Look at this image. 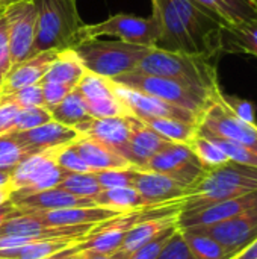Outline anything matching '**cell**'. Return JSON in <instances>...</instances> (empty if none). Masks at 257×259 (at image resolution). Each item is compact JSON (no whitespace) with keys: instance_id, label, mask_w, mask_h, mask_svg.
Here are the masks:
<instances>
[{"instance_id":"35","label":"cell","mask_w":257,"mask_h":259,"mask_svg":"<svg viewBox=\"0 0 257 259\" xmlns=\"http://www.w3.org/2000/svg\"><path fill=\"white\" fill-rule=\"evenodd\" d=\"M56 188H61L79 197L89 199H92L103 190L94 173H65Z\"/></svg>"},{"instance_id":"34","label":"cell","mask_w":257,"mask_h":259,"mask_svg":"<svg viewBox=\"0 0 257 259\" xmlns=\"http://www.w3.org/2000/svg\"><path fill=\"white\" fill-rule=\"evenodd\" d=\"M189 146H191L194 155L197 156L198 162L203 165V168L206 171L218 168L229 162V158L226 156V153L214 141H211L198 134L194 137V140L189 143Z\"/></svg>"},{"instance_id":"51","label":"cell","mask_w":257,"mask_h":259,"mask_svg":"<svg viewBox=\"0 0 257 259\" xmlns=\"http://www.w3.org/2000/svg\"><path fill=\"white\" fill-rule=\"evenodd\" d=\"M79 246V244H77ZM77 246H74V247H68V249H65V250H61V252H58V253H55V255H52V256H47V258L44 259H67L76 249H77Z\"/></svg>"},{"instance_id":"37","label":"cell","mask_w":257,"mask_h":259,"mask_svg":"<svg viewBox=\"0 0 257 259\" xmlns=\"http://www.w3.org/2000/svg\"><path fill=\"white\" fill-rule=\"evenodd\" d=\"M204 138L214 141L226 153V156L229 158V161L236 162V164H241V165H247V167H254V168H257L256 150H253V149H250L247 146L233 143V141L221 140V138H211V137H204Z\"/></svg>"},{"instance_id":"5","label":"cell","mask_w":257,"mask_h":259,"mask_svg":"<svg viewBox=\"0 0 257 259\" xmlns=\"http://www.w3.org/2000/svg\"><path fill=\"white\" fill-rule=\"evenodd\" d=\"M182 209H183V199L124 211L123 214L111 220L98 223L88 234V238L79 244V247L83 250H94L103 255H112L120 247L126 235L138 225L158 219H165V217H179Z\"/></svg>"},{"instance_id":"26","label":"cell","mask_w":257,"mask_h":259,"mask_svg":"<svg viewBox=\"0 0 257 259\" xmlns=\"http://www.w3.org/2000/svg\"><path fill=\"white\" fill-rule=\"evenodd\" d=\"M177 223H179V217H165V219H158V220L141 223L126 235L120 247L111 256L114 259H129L136 250H139L153 238H156L161 232H164L165 229Z\"/></svg>"},{"instance_id":"44","label":"cell","mask_w":257,"mask_h":259,"mask_svg":"<svg viewBox=\"0 0 257 259\" xmlns=\"http://www.w3.org/2000/svg\"><path fill=\"white\" fill-rule=\"evenodd\" d=\"M42 88V99H44V108L52 111L56 105H59L74 88L62 83L55 82H41Z\"/></svg>"},{"instance_id":"27","label":"cell","mask_w":257,"mask_h":259,"mask_svg":"<svg viewBox=\"0 0 257 259\" xmlns=\"http://www.w3.org/2000/svg\"><path fill=\"white\" fill-rule=\"evenodd\" d=\"M86 238H88V235L29 241L18 247L0 249V259H44L61 252V250H65L68 247H74V246L83 243Z\"/></svg>"},{"instance_id":"31","label":"cell","mask_w":257,"mask_h":259,"mask_svg":"<svg viewBox=\"0 0 257 259\" xmlns=\"http://www.w3.org/2000/svg\"><path fill=\"white\" fill-rule=\"evenodd\" d=\"M141 121L151 127L162 138L177 144H189L197 135V124L174 118H147Z\"/></svg>"},{"instance_id":"16","label":"cell","mask_w":257,"mask_h":259,"mask_svg":"<svg viewBox=\"0 0 257 259\" xmlns=\"http://www.w3.org/2000/svg\"><path fill=\"white\" fill-rule=\"evenodd\" d=\"M8 135L20 146V149L27 156L70 144L80 138V134L74 127L61 124L53 120L29 131L9 132Z\"/></svg>"},{"instance_id":"25","label":"cell","mask_w":257,"mask_h":259,"mask_svg":"<svg viewBox=\"0 0 257 259\" xmlns=\"http://www.w3.org/2000/svg\"><path fill=\"white\" fill-rule=\"evenodd\" d=\"M76 149L85 164L95 173L100 170H114V168H135L126 158H123L115 150L109 149L108 146L88 138L82 137L74 141Z\"/></svg>"},{"instance_id":"33","label":"cell","mask_w":257,"mask_h":259,"mask_svg":"<svg viewBox=\"0 0 257 259\" xmlns=\"http://www.w3.org/2000/svg\"><path fill=\"white\" fill-rule=\"evenodd\" d=\"M183 238L195 259H230L232 255L214 238L192 229H182Z\"/></svg>"},{"instance_id":"19","label":"cell","mask_w":257,"mask_h":259,"mask_svg":"<svg viewBox=\"0 0 257 259\" xmlns=\"http://www.w3.org/2000/svg\"><path fill=\"white\" fill-rule=\"evenodd\" d=\"M133 188L141 194L145 205H161L174 200H182L186 197L188 193L186 187L171 179L170 176L147 170L136 171Z\"/></svg>"},{"instance_id":"28","label":"cell","mask_w":257,"mask_h":259,"mask_svg":"<svg viewBox=\"0 0 257 259\" xmlns=\"http://www.w3.org/2000/svg\"><path fill=\"white\" fill-rule=\"evenodd\" d=\"M221 53H248L257 58V21L223 26Z\"/></svg>"},{"instance_id":"41","label":"cell","mask_w":257,"mask_h":259,"mask_svg":"<svg viewBox=\"0 0 257 259\" xmlns=\"http://www.w3.org/2000/svg\"><path fill=\"white\" fill-rule=\"evenodd\" d=\"M156 259H195L183 238L180 228H177L174 231V234L167 241V244L162 247L161 253L158 255Z\"/></svg>"},{"instance_id":"39","label":"cell","mask_w":257,"mask_h":259,"mask_svg":"<svg viewBox=\"0 0 257 259\" xmlns=\"http://www.w3.org/2000/svg\"><path fill=\"white\" fill-rule=\"evenodd\" d=\"M136 171H138V168H114V170L95 171L94 176L103 190L121 188V187L133 188V181H135Z\"/></svg>"},{"instance_id":"50","label":"cell","mask_w":257,"mask_h":259,"mask_svg":"<svg viewBox=\"0 0 257 259\" xmlns=\"http://www.w3.org/2000/svg\"><path fill=\"white\" fill-rule=\"evenodd\" d=\"M79 253H80V259H114L111 255H103L94 250H83L79 247Z\"/></svg>"},{"instance_id":"17","label":"cell","mask_w":257,"mask_h":259,"mask_svg":"<svg viewBox=\"0 0 257 259\" xmlns=\"http://www.w3.org/2000/svg\"><path fill=\"white\" fill-rule=\"evenodd\" d=\"M253 208H257V191L233 197L229 200H223L200 209L194 211H182L179 215V228H195V226H208L230 220L238 217Z\"/></svg>"},{"instance_id":"22","label":"cell","mask_w":257,"mask_h":259,"mask_svg":"<svg viewBox=\"0 0 257 259\" xmlns=\"http://www.w3.org/2000/svg\"><path fill=\"white\" fill-rule=\"evenodd\" d=\"M171 141L162 138L151 127L144 124L139 118L132 115V127L129 138V161L130 164L142 170L145 164L156 156L161 150H164Z\"/></svg>"},{"instance_id":"4","label":"cell","mask_w":257,"mask_h":259,"mask_svg":"<svg viewBox=\"0 0 257 259\" xmlns=\"http://www.w3.org/2000/svg\"><path fill=\"white\" fill-rule=\"evenodd\" d=\"M133 71L180 80L188 85L204 88L208 91L220 90L217 62L201 56L167 52L151 47Z\"/></svg>"},{"instance_id":"11","label":"cell","mask_w":257,"mask_h":259,"mask_svg":"<svg viewBox=\"0 0 257 259\" xmlns=\"http://www.w3.org/2000/svg\"><path fill=\"white\" fill-rule=\"evenodd\" d=\"M142 170L170 176L186 188L192 187L206 173L191 146L177 143L168 144L164 150L153 156Z\"/></svg>"},{"instance_id":"15","label":"cell","mask_w":257,"mask_h":259,"mask_svg":"<svg viewBox=\"0 0 257 259\" xmlns=\"http://www.w3.org/2000/svg\"><path fill=\"white\" fill-rule=\"evenodd\" d=\"M76 88L82 94L88 112L92 118L130 115L127 108L117 97L111 79L101 77L91 71H85Z\"/></svg>"},{"instance_id":"18","label":"cell","mask_w":257,"mask_h":259,"mask_svg":"<svg viewBox=\"0 0 257 259\" xmlns=\"http://www.w3.org/2000/svg\"><path fill=\"white\" fill-rule=\"evenodd\" d=\"M132 127V115L123 117H106V118H91L85 124L79 126L76 131L82 137L92 138L109 149L120 153L129 161V138ZM130 162V161H129Z\"/></svg>"},{"instance_id":"29","label":"cell","mask_w":257,"mask_h":259,"mask_svg":"<svg viewBox=\"0 0 257 259\" xmlns=\"http://www.w3.org/2000/svg\"><path fill=\"white\" fill-rule=\"evenodd\" d=\"M85 67L74 49H65L58 52L55 61L50 64L47 73L41 82H55L76 88L85 74Z\"/></svg>"},{"instance_id":"42","label":"cell","mask_w":257,"mask_h":259,"mask_svg":"<svg viewBox=\"0 0 257 259\" xmlns=\"http://www.w3.org/2000/svg\"><path fill=\"white\" fill-rule=\"evenodd\" d=\"M0 99H8L14 102L18 108H32V106H44V99H42V88L41 82L33 83L29 87H24L12 94L3 96Z\"/></svg>"},{"instance_id":"14","label":"cell","mask_w":257,"mask_h":259,"mask_svg":"<svg viewBox=\"0 0 257 259\" xmlns=\"http://www.w3.org/2000/svg\"><path fill=\"white\" fill-rule=\"evenodd\" d=\"M186 229H192L204 235H209L211 238L218 241L233 258L239 250L247 247L253 240L257 238V208H253L238 217H233L221 223Z\"/></svg>"},{"instance_id":"13","label":"cell","mask_w":257,"mask_h":259,"mask_svg":"<svg viewBox=\"0 0 257 259\" xmlns=\"http://www.w3.org/2000/svg\"><path fill=\"white\" fill-rule=\"evenodd\" d=\"M114 91L117 97L121 100V103L127 108L129 114L139 118V120H147V118H174L186 123H192L198 126L200 117L188 109H183L180 106H176L173 103H168L162 99H158L155 96L118 85L112 82Z\"/></svg>"},{"instance_id":"40","label":"cell","mask_w":257,"mask_h":259,"mask_svg":"<svg viewBox=\"0 0 257 259\" xmlns=\"http://www.w3.org/2000/svg\"><path fill=\"white\" fill-rule=\"evenodd\" d=\"M27 155L20 149V146L6 134L0 135V170L14 171V168L26 158Z\"/></svg>"},{"instance_id":"45","label":"cell","mask_w":257,"mask_h":259,"mask_svg":"<svg viewBox=\"0 0 257 259\" xmlns=\"http://www.w3.org/2000/svg\"><path fill=\"white\" fill-rule=\"evenodd\" d=\"M11 68H12V59H11L9 33H8V23L3 12L0 15V76L6 77Z\"/></svg>"},{"instance_id":"32","label":"cell","mask_w":257,"mask_h":259,"mask_svg":"<svg viewBox=\"0 0 257 259\" xmlns=\"http://www.w3.org/2000/svg\"><path fill=\"white\" fill-rule=\"evenodd\" d=\"M92 200L97 206L111 208L117 211H129V209H135L141 206H148L145 205L141 194L132 187L101 190L97 196L92 197Z\"/></svg>"},{"instance_id":"12","label":"cell","mask_w":257,"mask_h":259,"mask_svg":"<svg viewBox=\"0 0 257 259\" xmlns=\"http://www.w3.org/2000/svg\"><path fill=\"white\" fill-rule=\"evenodd\" d=\"M12 65L33 55L36 9L33 0H18L5 8Z\"/></svg>"},{"instance_id":"30","label":"cell","mask_w":257,"mask_h":259,"mask_svg":"<svg viewBox=\"0 0 257 259\" xmlns=\"http://www.w3.org/2000/svg\"><path fill=\"white\" fill-rule=\"evenodd\" d=\"M50 114H52L53 121H58L61 124H65L74 129H77L79 126L85 124L86 121L92 118L77 88H74L59 105H56L50 111Z\"/></svg>"},{"instance_id":"8","label":"cell","mask_w":257,"mask_h":259,"mask_svg":"<svg viewBox=\"0 0 257 259\" xmlns=\"http://www.w3.org/2000/svg\"><path fill=\"white\" fill-rule=\"evenodd\" d=\"M197 134L201 137L233 141L257 152V124L239 118L224 100V93L221 90L200 115Z\"/></svg>"},{"instance_id":"10","label":"cell","mask_w":257,"mask_h":259,"mask_svg":"<svg viewBox=\"0 0 257 259\" xmlns=\"http://www.w3.org/2000/svg\"><path fill=\"white\" fill-rule=\"evenodd\" d=\"M65 173L56 165L55 149L29 155L11 173L12 193L9 200H18L44 190L56 188Z\"/></svg>"},{"instance_id":"55","label":"cell","mask_w":257,"mask_h":259,"mask_svg":"<svg viewBox=\"0 0 257 259\" xmlns=\"http://www.w3.org/2000/svg\"><path fill=\"white\" fill-rule=\"evenodd\" d=\"M15 2H18V0H0V8H6L8 5L15 3Z\"/></svg>"},{"instance_id":"43","label":"cell","mask_w":257,"mask_h":259,"mask_svg":"<svg viewBox=\"0 0 257 259\" xmlns=\"http://www.w3.org/2000/svg\"><path fill=\"white\" fill-rule=\"evenodd\" d=\"M179 228V223L165 229L164 232H161L156 238H153L150 243H147L144 247H141L139 250H136L129 259H156L158 255L161 253L162 247L167 244V241L171 238V235L174 234V231Z\"/></svg>"},{"instance_id":"1","label":"cell","mask_w":257,"mask_h":259,"mask_svg":"<svg viewBox=\"0 0 257 259\" xmlns=\"http://www.w3.org/2000/svg\"><path fill=\"white\" fill-rule=\"evenodd\" d=\"M159 23L156 49L217 61L221 53V27L212 15L191 0H151Z\"/></svg>"},{"instance_id":"6","label":"cell","mask_w":257,"mask_h":259,"mask_svg":"<svg viewBox=\"0 0 257 259\" xmlns=\"http://www.w3.org/2000/svg\"><path fill=\"white\" fill-rule=\"evenodd\" d=\"M151 47L124 42L120 39L105 41L100 38L80 41L74 50L86 71L106 79H115L133 71Z\"/></svg>"},{"instance_id":"57","label":"cell","mask_w":257,"mask_h":259,"mask_svg":"<svg viewBox=\"0 0 257 259\" xmlns=\"http://www.w3.org/2000/svg\"><path fill=\"white\" fill-rule=\"evenodd\" d=\"M3 12H5V8H0V15H2Z\"/></svg>"},{"instance_id":"24","label":"cell","mask_w":257,"mask_h":259,"mask_svg":"<svg viewBox=\"0 0 257 259\" xmlns=\"http://www.w3.org/2000/svg\"><path fill=\"white\" fill-rule=\"evenodd\" d=\"M223 26L242 21H257L254 0H191Z\"/></svg>"},{"instance_id":"46","label":"cell","mask_w":257,"mask_h":259,"mask_svg":"<svg viewBox=\"0 0 257 259\" xmlns=\"http://www.w3.org/2000/svg\"><path fill=\"white\" fill-rule=\"evenodd\" d=\"M18 111L20 108L14 102L8 99H0V135L12 132Z\"/></svg>"},{"instance_id":"36","label":"cell","mask_w":257,"mask_h":259,"mask_svg":"<svg viewBox=\"0 0 257 259\" xmlns=\"http://www.w3.org/2000/svg\"><path fill=\"white\" fill-rule=\"evenodd\" d=\"M55 161L59 168L67 173H94L80 158L74 141L55 149Z\"/></svg>"},{"instance_id":"47","label":"cell","mask_w":257,"mask_h":259,"mask_svg":"<svg viewBox=\"0 0 257 259\" xmlns=\"http://www.w3.org/2000/svg\"><path fill=\"white\" fill-rule=\"evenodd\" d=\"M224 100L227 102V105L230 106V109L242 120L248 121V123H256V111H254V105L248 100H242V99H236V97H230L224 94Z\"/></svg>"},{"instance_id":"38","label":"cell","mask_w":257,"mask_h":259,"mask_svg":"<svg viewBox=\"0 0 257 259\" xmlns=\"http://www.w3.org/2000/svg\"><path fill=\"white\" fill-rule=\"evenodd\" d=\"M52 114L47 108L44 106H32V108H20L15 126L12 132H23L29 131L38 126H42L48 121H52Z\"/></svg>"},{"instance_id":"56","label":"cell","mask_w":257,"mask_h":259,"mask_svg":"<svg viewBox=\"0 0 257 259\" xmlns=\"http://www.w3.org/2000/svg\"><path fill=\"white\" fill-rule=\"evenodd\" d=\"M3 80H5V77L0 76V88H2V85H3Z\"/></svg>"},{"instance_id":"49","label":"cell","mask_w":257,"mask_h":259,"mask_svg":"<svg viewBox=\"0 0 257 259\" xmlns=\"http://www.w3.org/2000/svg\"><path fill=\"white\" fill-rule=\"evenodd\" d=\"M230 259H257V238Z\"/></svg>"},{"instance_id":"3","label":"cell","mask_w":257,"mask_h":259,"mask_svg":"<svg viewBox=\"0 0 257 259\" xmlns=\"http://www.w3.org/2000/svg\"><path fill=\"white\" fill-rule=\"evenodd\" d=\"M33 3L36 9L33 55L74 49L79 44V30L85 24L76 0H33Z\"/></svg>"},{"instance_id":"54","label":"cell","mask_w":257,"mask_h":259,"mask_svg":"<svg viewBox=\"0 0 257 259\" xmlns=\"http://www.w3.org/2000/svg\"><path fill=\"white\" fill-rule=\"evenodd\" d=\"M67 259H80V253H79V246H77V249H76V250H74V252H73V253H71V255H70V256H68Z\"/></svg>"},{"instance_id":"21","label":"cell","mask_w":257,"mask_h":259,"mask_svg":"<svg viewBox=\"0 0 257 259\" xmlns=\"http://www.w3.org/2000/svg\"><path fill=\"white\" fill-rule=\"evenodd\" d=\"M20 214H33L42 211H58L67 208H86L97 206L89 197H79L61 188L44 190L30 196H26L18 200H11Z\"/></svg>"},{"instance_id":"52","label":"cell","mask_w":257,"mask_h":259,"mask_svg":"<svg viewBox=\"0 0 257 259\" xmlns=\"http://www.w3.org/2000/svg\"><path fill=\"white\" fill-rule=\"evenodd\" d=\"M2 187H11V171L0 170V188Z\"/></svg>"},{"instance_id":"23","label":"cell","mask_w":257,"mask_h":259,"mask_svg":"<svg viewBox=\"0 0 257 259\" xmlns=\"http://www.w3.org/2000/svg\"><path fill=\"white\" fill-rule=\"evenodd\" d=\"M124 211H117L103 206H86V208H67L58 211L33 212L32 215L52 226H80V225H98L111 220Z\"/></svg>"},{"instance_id":"2","label":"cell","mask_w":257,"mask_h":259,"mask_svg":"<svg viewBox=\"0 0 257 259\" xmlns=\"http://www.w3.org/2000/svg\"><path fill=\"white\" fill-rule=\"evenodd\" d=\"M254 191H257V168L229 161L226 165L208 170L188 188L182 211L200 209Z\"/></svg>"},{"instance_id":"48","label":"cell","mask_w":257,"mask_h":259,"mask_svg":"<svg viewBox=\"0 0 257 259\" xmlns=\"http://www.w3.org/2000/svg\"><path fill=\"white\" fill-rule=\"evenodd\" d=\"M18 214H20V211L15 208V205H14L11 200L2 203V205H0V226H2L6 220L15 217V215H18Z\"/></svg>"},{"instance_id":"7","label":"cell","mask_w":257,"mask_h":259,"mask_svg":"<svg viewBox=\"0 0 257 259\" xmlns=\"http://www.w3.org/2000/svg\"><path fill=\"white\" fill-rule=\"evenodd\" d=\"M112 82L162 99L168 103L188 109L197 114L198 117L203 114L214 96L221 90L220 88L217 91H208L204 88L188 85L180 80L144 74L138 71H129L121 76H117L115 79H112Z\"/></svg>"},{"instance_id":"20","label":"cell","mask_w":257,"mask_h":259,"mask_svg":"<svg viewBox=\"0 0 257 259\" xmlns=\"http://www.w3.org/2000/svg\"><path fill=\"white\" fill-rule=\"evenodd\" d=\"M58 52L48 50V52H39L32 55L30 58L12 65L9 73L6 74L3 85L0 88V97L12 94L24 87L39 83L47 73L50 64L55 61Z\"/></svg>"},{"instance_id":"53","label":"cell","mask_w":257,"mask_h":259,"mask_svg":"<svg viewBox=\"0 0 257 259\" xmlns=\"http://www.w3.org/2000/svg\"><path fill=\"white\" fill-rule=\"evenodd\" d=\"M11 193H12L11 187H2L0 188V205L11 199Z\"/></svg>"},{"instance_id":"9","label":"cell","mask_w":257,"mask_h":259,"mask_svg":"<svg viewBox=\"0 0 257 259\" xmlns=\"http://www.w3.org/2000/svg\"><path fill=\"white\" fill-rule=\"evenodd\" d=\"M105 35L115 36L117 39L130 44L155 47L159 38V23L153 15L145 18L129 14H117L100 23L83 24L79 30V42Z\"/></svg>"}]
</instances>
